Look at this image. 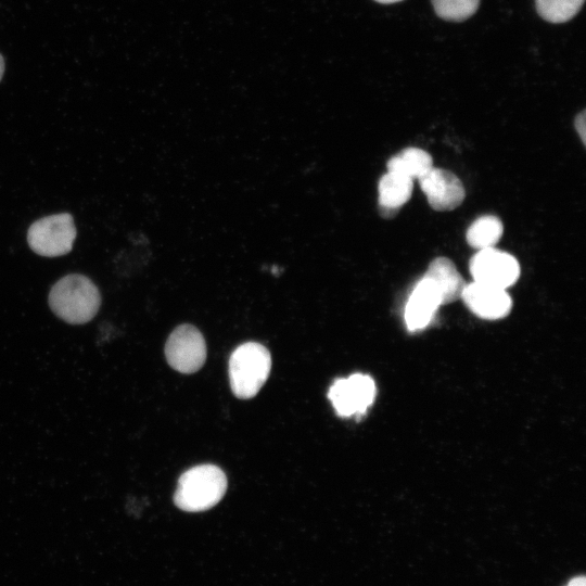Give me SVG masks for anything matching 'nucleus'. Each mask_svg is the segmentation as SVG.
<instances>
[{"label": "nucleus", "mask_w": 586, "mask_h": 586, "mask_svg": "<svg viewBox=\"0 0 586 586\" xmlns=\"http://www.w3.org/2000/svg\"><path fill=\"white\" fill-rule=\"evenodd\" d=\"M423 277L432 280L436 286L442 305L460 298L466 286L462 276L455 264L447 257L434 258Z\"/></svg>", "instance_id": "9b49d317"}, {"label": "nucleus", "mask_w": 586, "mask_h": 586, "mask_svg": "<svg viewBox=\"0 0 586 586\" xmlns=\"http://www.w3.org/2000/svg\"><path fill=\"white\" fill-rule=\"evenodd\" d=\"M375 384L371 377L355 373L337 379L330 386L328 397L341 417L364 415L375 397Z\"/></svg>", "instance_id": "0eeeda50"}, {"label": "nucleus", "mask_w": 586, "mask_h": 586, "mask_svg": "<svg viewBox=\"0 0 586 586\" xmlns=\"http://www.w3.org/2000/svg\"><path fill=\"white\" fill-rule=\"evenodd\" d=\"M271 369L269 351L256 342L238 346L229 359V380L233 394L242 399L254 397L267 381Z\"/></svg>", "instance_id": "7ed1b4c3"}, {"label": "nucleus", "mask_w": 586, "mask_h": 586, "mask_svg": "<svg viewBox=\"0 0 586 586\" xmlns=\"http://www.w3.org/2000/svg\"><path fill=\"white\" fill-rule=\"evenodd\" d=\"M584 0H536L540 17L550 23H564L578 13Z\"/></svg>", "instance_id": "2eb2a0df"}, {"label": "nucleus", "mask_w": 586, "mask_h": 586, "mask_svg": "<svg viewBox=\"0 0 586 586\" xmlns=\"http://www.w3.org/2000/svg\"><path fill=\"white\" fill-rule=\"evenodd\" d=\"M474 282L506 290L520 277V265L514 256L495 247L479 250L470 260Z\"/></svg>", "instance_id": "39448f33"}, {"label": "nucleus", "mask_w": 586, "mask_h": 586, "mask_svg": "<svg viewBox=\"0 0 586 586\" xmlns=\"http://www.w3.org/2000/svg\"><path fill=\"white\" fill-rule=\"evenodd\" d=\"M3 71H4V61H3V58L0 54V80H1L2 75H3Z\"/></svg>", "instance_id": "6ab92c4d"}, {"label": "nucleus", "mask_w": 586, "mask_h": 586, "mask_svg": "<svg viewBox=\"0 0 586 586\" xmlns=\"http://www.w3.org/2000/svg\"><path fill=\"white\" fill-rule=\"evenodd\" d=\"M76 238L73 216L60 213L33 222L27 231L29 247L38 255L58 257L69 253Z\"/></svg>", "instance_id": "20e7f679"}, {"label": "nucleus", "mask_w": 586, "mask_h": 586, "mask_svg": "<svg viewBox=\"0 0 586 586\" xmlns=\"http://www.w3.org/2000/svg\"><path fill=\"white\" fill-rule=\"evenodd\" d=\"M432 4L441 18L462 22L476 12L480 0H432Z\"/></svg>", "instance_id": "dca6fc26"}, {"label": "nucleus", "mask_w": 586, "mask_h": 586, "mask_svg": "<svg viewBox=\"0 0 586 586\" xmlns=\"http://www.w3.org/2000/svg\"><path fill=\"white\" fill-rule=\"evenodd\" d=\"M226 491L227 477L224 471L214 464H201L180 476L174 502L183 511H204L217 505Z\"/></svg>", "instance_id": "f03ea898"}, {"label": "nucleus", "mask_w": 586, "mask_h": 586, "mask_svg": "<svg viewBox=\"0 0 586 586\" xmlns=\"http://www.w3.org/2000/svg\"><path fill=\"white\" fill-rule=\"evenodd\" d=\"M51 310L72 324L90 321L101 305L97 285L86 276L71 273L61 278L50 290L48 297Z\"/></svg>", "instance_id": "f257e3e1"}, {"label": "nucleus", "mask_w": 586, "mask_h": 586, "mask_svg": "<svg viewBox=\"0 0 586 586\" xmlns=\"http://www.w3.org/2000/svg\"><path fill=\"white\" fill-rule=\"evenodd\" d=\"M442 305L440 293L426 277H422L412 290L405 308V321L410 331L425 328Z\"/></svg>", "instance_id": "9d476101"}, {"label": "nucleus", "mask_w": 586, "mask_h": 586, "mask_svg": "<svg viewBox=\"0 0 586 586\" xmlns=\"http://www.w3.org/2000/svg\"><path fill=\"white\" fill-rule=\"evenodd\" d=\"M413 180L403 175L387 171L379 181V207L383 217L390 218L406 204L413 189Z\"/></svg>", "instance_id": "f8f14e48"}, {"label": "nucleus", "mask_w": 586, "mask_h": 586, "mask_svg": "<svg viewBox=\"0 0 586 586\" xmlns=\"http://www.w3.org/2000/svg\"><path fill=\"white\" fill-rule=\"evenodd\" d=\"M374 1L388 4V3L399 2L402 0H374Z\"/></svg>", "instance_id": "aec40b11"}, {"label": "nucleus", "mask_w": 586, "mask_h": 586, "mask_svg": "<svg viewBox=\"0 0 586 586\" xmlns=\"http://www.w3.org/2000/svg\"><path fill=\"white\" fill-rule=\"evenodd\" d=\"M504 232L501 220L493 215H484L475 219L468 228L466 240L477 250L494 247Z\"/></svg>", "instance_id": "4468645a"}, {"label": "nucleus", "mask_w": 586, "mask_h": 586, "mask_svg": "<svg viewBox=\"0 0 586 586\" xmlns=\"http://www.w3.org/2000/svg\"><path fill=\"white\" fill-rule=\"evenodd\" d=\"M585 111H582L576 117H575V128L578 135L581 136L582 141L585 140Z\"/></svg>", "instance_id": "f3484780"}, {"label": "nucleus", "mask_w": 586, "mask_h": 586, "mask_svg": "<svg viewBox=\"0 0 586 586\" xmlns=\"http://www.w3.org/2000/svg\"><path fill=\"white\" fill-rule=\"evenodd\" d=\"M566 586H586V579L584 576H577L572 578Z\"/></svg>", "instance_id": "a211bd4d"}, {"label": "nucleus", "mask_w": 586, "mask_h": 586, "mask_svg": "<svg viewBox=\"0 0 586 586\" xmlns=\"http://www.w3.org/2000/svg\"><path fill=\"white\" fill-rule=\"evenodd\" d=\"M418 180L428 203L434 211H453L464 200L463 184L450 170L432 167Z\"/></svg>", "instance_id": "6e6552de"}, {"label": "nucleus", "mask_w": 586, "mask_h": 586, "mask_svg": "<svg viewBox=\"0 0 586 586\" xmlns=\"http://www.w3.org/2000/svg\"><path fill=\"white\" fill-rule=\"evenodd\" d=\"M387 171L396 173L410 179H419L433 166L432 156L419 148H407L392 156L387 162Z\"/></svg>", "instance_id": "ddd939ff"}, {"label": "nucleus", "mask_w": 586, "mask_h": 586, "mask_svg": "<svg viewBox=\"0 0 586 586\" xmlns=\"http://www.w3.org/2000/svg\"><path fill=\"white\" fill-rule=\"evenodd\" d=\"M165 356L169 366L181 373L198 371L206 359L202 333L191 324L177 327L166 341Z\"/></svg>", "instance_id": "423d86ee"}, {"label": "nucleus", "mask_w": 586, "mask_h": 586, "mask_svg": "<svg viewBox=\"0 0 586 586\" xmlns=\"http://www.w3.org/2000/svg\"><path fill=\"white\" fill-rule=\"evenodd\" d=\"M461 297L473 314L488 320L506 317L512 307L506 290L474 281L466 284Z\"/></svg>", "instance_id": "1a4fd4ad"}]
</instances>
